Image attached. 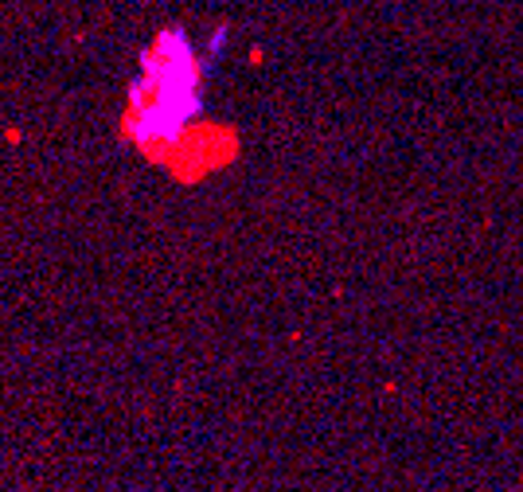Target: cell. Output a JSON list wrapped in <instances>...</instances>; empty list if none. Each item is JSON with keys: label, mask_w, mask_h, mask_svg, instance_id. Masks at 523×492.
<instances>
[{"label": "cell", "mask_w": 523, "mask_h": 492, "mask_svg": "<svg viewBox=\"0 0 523 492\" xmlns=\"http://www.w3.org/2000/svg\"><path fill=\"white\" fill-rule=\"evenodd\" d=\"M191 110H196V59H191L184 39H160L156 55H148L141 94L133 98V133L141 141L180 133Z\"/></svg>", "instance_id": "1"}]
</instances>
